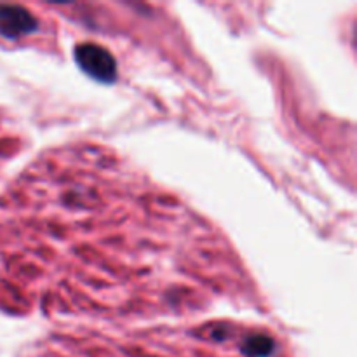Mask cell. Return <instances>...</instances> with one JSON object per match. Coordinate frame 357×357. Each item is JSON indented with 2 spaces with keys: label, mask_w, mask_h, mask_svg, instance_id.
<instances>
[{
  "label": "cell",
  "mask_w": 357,
  "mask_h": 357,
  "mask_svg": "<svg viewBox=\"0 0 357 357\" xmlns=\"http://www.w3.org/2000/svg\"><path fill=\"white\" fill-rule=\"evenodd\" d=\"M77 59H79L84 70L93 73L98 79H112L114 77V59L107 54V51L96 47V45H82V47H79Z\"/></svg>",
  "instance_id": "cell-2"
},
{
  "label": "cell",
  "mask_w": 357,
  "mask_h": 357,
  "mask_svg": "<svg viewBox=\"0 0 357 357\" xmlns=\"http://www.w3.org/2000/svg\"><path fill=\"white\" fill-rule=\"evenodd\" d=\"M35 21L26 10L16 6L0 3V35L7 38H17L33 30Z\"/></svg>",
  "instance_id": "cell-1"
}]
</instances>
